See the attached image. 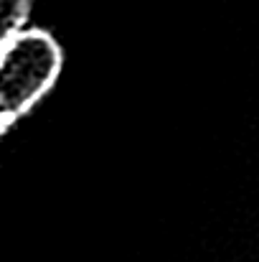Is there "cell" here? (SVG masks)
Here are the masks:
<instances>
[{"label": "cell", "instance_id": "2", "mask_svg": "<svg viewBox=\"0 0 259 262\" xmlns=\"http://www.w3.org/2000/svg\"><path fill=\"white\" fill-rule=\"evenodd\" d=\"M33 0H0V54L26 31L31 28Z\"/></svg>", "mask_w": 259, "mask_h": 262}, {"label": "cell", "instance_id": "1", "mask_svg": "<svg viewBox=\"0 0 259 262\" xmlns=\"http://www.w3.org/2000/svg\"><path fill=\"white\" fill-rule=\"evenodd\" d=\"M64 49L43 28H26L0 54V140L56 87Z\"/></svg>", "mask_w": 259, "mask_h": 262}]
</instances>
